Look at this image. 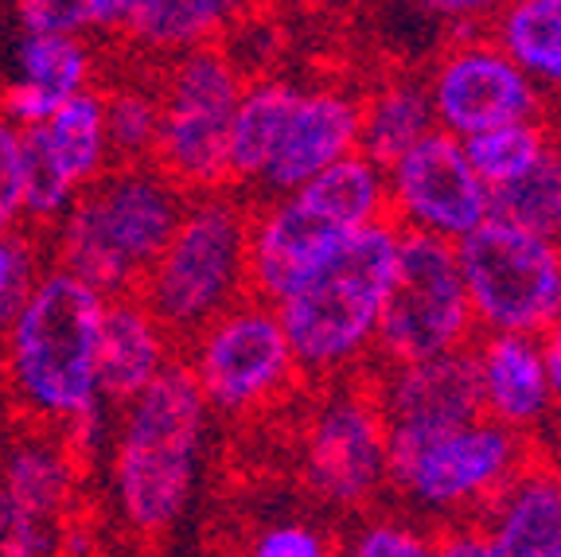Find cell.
I'll return each mask as SVG.
<instances>
[{"label": "cell", "instance_id": "8fae6325", "mask_svg": "<svg viewBox=\"0 0 561 557\" xmlns=\"http://www.w3.org/2000/svg\"><path fill=\"white\" fill-rule=\"evenodd\" d=\"M425 94H430L433 125L456 140L500 125L535 122L538 114V87L500 47L488 44H468L445 55Z\"/></svg>", "mask_w": 561, "mask_h": 557}, {"label": "cell", "instance_id": "836d02e7", "mask_svg": "<svg viewBox=\"0 0 561 557\" xmlns=\"http://www.w3.org/2000/svg\"><path fill=\"white\" fill-rule=\"evenodd\" d=\"M24 215V172H20V133L0 117V238Z\"/></svg>", "mask_w": 561, "mask_h": 557}, {"label": "cell", "instance_id": "83f0119b", "mask_svg": "<svg viewBox=\"0 0 561 557\" xmlns=\"http://www.w3.org/2000/svg\"><path fill=\"white\" fill-rule=\"evenodd\" d=\"M70 187H90L105 172V110L98 90H79L44 125Z\"/></svg>", "mask_w": 561, "mask_h": 557}, {"label": "cell", "instance_id": "d6a6232c", "mask_svg": "<svg viewBox=\"0 0 561 557\" xmlns=\"http://www.w3.org/2000/svg\"><path fill=\"white\" fill-rule=\"evenodd\" d=\"M0 557H47V526L0 488Z\"/></svg>", "mask_w": 561, "mask_h": 557}, {"label": "cell", "instance_id": "4dcf8cb0", "mask_svg": "<svg viewBox=\"0 0 561 557\" xmlns=\"http://www.w3.org/2000/svg\"><path fill=\"white\" fill-rule=\"evenodd\" d=\"M16 133H20V172H24V215L32 223H51V218L62 215L75 187H70L59 160H55L44 125H27V129Z\"/></svg>", "mask_w": 561, "mask_h": 557}, {"label": "cell", "instance_id": "603a6c76", "mask_svg": "<svg viewBox=\"0 0 561 557\" xmlns=\"http://www.w3.org/2000/svg\"><path fill=\"white\" fill-rule=\"evenodd\" d=\"M300 98V87L289 79H262L242 90L230 122V183H245L265 172Z\"/></svg>", "mask_w": 561, "mask_h": 557}, {"label": "cell", "instance_id": "7a4b0ae2", "mask_svg": "<svg viewBox=\"0 0 561 557\" xmlns=\"http://www.w3.org/2000/svg\"><path fill=\"white\" fill-rule=\"evenodd\" d=\"M398 227L390 218L355 230L300 288L273 312L305 371L347 366L375 343L378 316L394 285Z\"/></svg>", "mask_w": 561, "mask_h": 557}, {"label": "cell", "instance_id": "e0dca14e", "mask_svg": "<svg viewBox=\"0 0 561 557\" xmlns=\"http://www.w3.org/2000/svg\"><path fill=\"white\" fill-rule=\"evenodd\" d=\"M168 340L149 316V308L137 296L125 300H105L102 328H98V351H94V383L98 394L114 406L137 401L149 390V383L168 363Z\"/></svg>", "mask_w": 561, "mask_h": 557}, {"label": "cell", "instance_id": "5bb4252c", "mask_svg": "<svg viewBox=\"0 0 561 557\" xmlns=\"http://www.w3.org/2000/svg\"><path fill=\"white\" fill-rule=\"evenodd\" d=\"M515 461L518 436L483 418L468 429L437 436L394 488L425 507H460L511 484Z\"/></svg>", "mask_w": 561, "mask_h": 557}, {"label": "cell", "instance_id": "4316f807", "mask_svg": "<svg viewBox=\"0 0 561 557\" xmlns=\"http://www.w3.org/2000/svg\"><path fill=\"white\" fill-rule=\"evenodd\" d=\"M488 218L503 227L526 230V235L558 242L561 238V152L546 148L523 180L488 192Z\"/></svg>", "mask_w": 561, "mask_h": 557}, {"label": "cell", "instance_id": "f546056e", "mask_svg": "<svg viewBox=\"0 0 561 557\" xmlns=\"http://www.w3.org/2000/svg\"><path fill=\"white\" fill-rule=\"evenodd\" d=\"M24 59V82L44 98L51 110H59L67 98H75L87 82V47L67 35H27L20 47Z\"/></svg>", "mask_w": 561, "mask_h": 557}, {"label": "cell", "instance_id": "277c9868", "mask_svg": "<svg viewBox=\"0 0 561 557\" xmlns=\"http://www.w3.org/2000/svg\"><path fill=\"white\" fill-rule=\"evenodd\" d=\"M105 300L67 273H47L12 323V375L35 413L79 421L98 410L94 351Z\"/></svg>", "mask_w": 561, "mask_h": 557}, {"label": "cell", "instance_id": "3957f363", "mask_svg": "<svg viewBox=\"0 0 561 557\" xmlns=\"http://www.w3.org/2000/svg\"><path fill=\"white\" fill-rule=\"evenodd\" d=\"M245 235L250 218L227 195L187 203L172 242L137 296L164 340L175 343V355H184L187 343L227 312L230 296L245 288Z\"/></svg>", "mask_w": 561, "mask_h": 557}, {"label": "cell", "instance_id": "44dd1931", "mask_svg": "<svg viewBox=\"0 0 561 557\" xmlns=\"http://www.w3.org/2000/svg\"><path fill=\"white\" fill-rule=\"evenodd\" d=\"M238 9L219 0H129L117 27L122 39L149 47V52H195L215 47L227 32V20Z\"/></svg>", "mask_w": 561, "mask_h": 557}, {"label": "cell", "instance_id": "ba28073f", "mask_svg": "<svg viewBox=\"0 0 561 557\" xmlns=\"http://www.w3.org/2000/svg\"><path fill=\"white\" fill-rule=\"evenodd\" d=\"M195 383L203 401L219 413H254L285 390L297 371L293 348L273 308H227L192 343Z\"/></svg>", "mask_w": 561, "mask_h": 557}, {"label": "cell", "instance_id": "2e32d148", "mask_svg": "<svg viewBox=\"0 0 561 557\" xmlns=\"http://www.w3.org/2000/svg\"><path fill=\"white\" fill-rule=\"evenodd\" d=\"M94 192L102 200L110 238H114L125 262L133 265L137 281L145 285V277L160 262V253L172 242L175 227L184 218V195L152 168L102 172L94 180Z\"/></svg>", "mask_w": 561, "mask_h": 557}, {"label": "cell", "instance_id": "cb8c5ba5", "mask_svg": "<svg viewBox=\"0 0 561 557\" xmlns=\"http://www.w3.org/2000/svg\"><path fill=\"white\" fill-rule=\"evenodd\" d=\"M105 110V172H137L152 168L160 145V79L122 82L102 94Z\"/></svg>", "mask_w": 561, "mask_h": 557}, {"label": "cell", "instance_id": "5b68a950", "mask_svg": "<svg viewBox=\"0 0 561 557\" xmlns=\"http://www.w3.org/2000/svg\"><path fill=\"white\" fill-rule=\"evenodd\" d=\"M242 70L219 44L195 47L160 75V145L152 172L184 195H222L230 183V122L242 98Z\"/></svg>", "mask_w": 561, "mask_h": 557}, {"label": "cell", "instance_id": "4fadbf2b", "mask_svg": "<svg viewBox=\"0 0 561 557\" xmlns=\"http://www.w3.org/2000/svg\"><path fill=\"white\" fill-rule=\"evenodd\" d=\"M378 406L390 429H405L425 441L476 425L483 421L480 355L460 348L425 363L394 366V375L378 390Z\"/></svg>", "mask_w": 561, "mask_h": 557}, {"label": "cell", "instance_id": "6da1fadb", "mask_svg": "<svg viewBox=\"0 0 561 557\" xmlns=\"http://www.w3.org/2000/svg\"><path fill=\"white\" fill-rule=\"evenodd\" d=\"M207 401L187 355H172L129 406L117 444V496L133 538L160 546L175 531L192 491Z\"/></svg>", "mask_w": 561, "mask_h": 557}, {"label": "cell", "instance_id": "9c48e42d", "mask_svg": "<svg viewBox=\"0 0 561 557\" xmlns=\"http://www.w3.org/2000/svg\"><path fill=\"white\" fill-rule=\"evenodd\" d=\"M386 207L394 227L456 246L488 223V187L468 168L465 145L433 129L386 172Z\"/></svg>", "mask_w": 561, "mask_h": 557}, {"label": "cell", "instance_id": "52a82bcc", "mask_svg": "<svg viewBox=\"0 0 561 557\" xmlns=\"http://www.w3.org/2000/svg\"><path fill=\"white\" fill-rule=\"evenodd\" d=\"M472 320L456 246L398 227L394 285L375 331L382 355L394 366H410L460 351L468 348Z\"/></svg>", "mask_w": 561, "mask_h": 557}, {"label": "cell", "instance_id": "ac0fdd59", "mask_svg": "<svg viewBox=\"0 0 561 557\" xmlns=\"http://www.w3.org/2000/svg\"><path fill=\"white\" fill-rule=\"evenodd\" d=\"M480 355V386H483V418L503 429L535 425L550 410V378H546L538 340L523 336H491Z\"/></svg>", "mask_w": 561, "mask_h": 557}, {"label": "cell", "instance_id": "e575fe53", "mask_svg": "<svg viewBox=\"0 0 561 557\" xmlns=\"http://www.w3.org/2000/svg\"><path fill=\"white\" fill-rule=\"evenodd\" d=\"M351 557H433V546L410 526L375 523L359 534Z\"/></svg>", "mask_w": 561, "mask_h": 557}, {"label": "cell", "instance_id": "30bf717a", "mask_svg": "<svg viewBox=\"0 0 561 557\" xmlns=\"http://www.w3.org/2000/svg\"><path fill=\"white\" fill-rule=\"evenodd\" d=\"M305 484L335 507H359L386 484V418L378 390H343L305 429Z\"/></svg>", "mask_w": 561, "mask_h": 557}, {"label": "cell", "instance_id": "f1b7e54d", "mask_svg": "<svg viewBox=\"0 0 561 557\" xmlns=\"http://www.w3.org/2000/svg\"><path fill=\"white\" fill-rule=\"evenodd\" d=\"M465 145L468 168L476 172V180L495 192V187H507V183L523 180L538 160L546 157V129L538 122H515L500 125V129L476 133V137L460 140Z\"/></svg>", "mask_w": 561, "mask_h": 557}, {"label": "cell", "instance_id": "ffe728a7", "mask_svg": "<svg viewBox=\"0 0 561 557\" xmlns=\"http://www.w3.org/2000/svg\"><path fill=\"white\" fill-rule=\"evenodd\" d=\"M491 557H561V479L526 471L500 491V514L488 534Z\"/></svg>", "mask_w": 561, "mask_h": 557}, {"label": "cell", "instance_id": "1f68e13d", "mask_svg": "<svg viewBox=\"0 0 561 557\" xmlns=\"http://www.w3.org/2000/svg\"><path fill=\"white\" fill-rule=\"evenodd\" d=\"M32 288V246L20 235H4L0 238V328L16 323Z\"/></svg>", "mask_w": 561, "mask_h": 557}, {"label": "cell", "instance_id": "8992f818", "mask_svg": "<svg viewBox=\"0 0 561 557\" xmlns=\"http://www.w3.org/2000/svg\"><path fill=\"white\" fill-rule=\"evenodd\" d=\"M472 316L495 336L542 340L561 316V246L526 230L483 223L456 242Z\"/></svg>", "mask_w": 561, "mask_h": 557}, {"label": "cell", "instance_id": "484cf974", "mask_svg": "<svg viewBox=\"0 0 561 557\" xmlns=\"http://www.w3.org/2000/svg\"><path fill=\"white\" fill-rule=\"evenodd\" d=\"M75 476L79 471L70 468V461L62 456L59 444L32 441L12 448L9 461H4V476H0V488L9 491L35 523H62L70 514V488H75Z\"/></svg>", "mask_w": 561, "mask_h": 557}, {"label": "cell", "instance_id": "d6986e66", "mask_svg": "<svg viewBox=\"0 0 561 557\" xmlns=\"http://www.w3.org/2000/svg\"><path fill=\"white\" fill-rule=\"evenodd\" d=\"M59 273L82 281L94 288L102 300H125V296H140V281L133 265L122 258V250L110 238L105 227V211L98 200L94 183L82 187L79 200L70 203L67 223L59 230Z\"/></svg>", "mask_w": 561, "mask_h": 557}, {"label": "cell", "instance_id": "d590c367", "mask_svg": "<svg viewBox=\"0 0 561 557\" xmlns=\"http://www.w3.org/2000/svg\"><path fill=\"white\" fill-rule=\"evenodd\" d=\"M250 557H328L320 534L308 531V526L285 523L265 531L262 538L250 546Z\"/></svg>", "mask_w": 561, "mask_h": 557}, {"label": "cell", "instance_id": "8d00e7d4", "mask_svg": "<svg viewBox=\"0 0 561 557\" xmlns=\"http://www.w3.org/2000/svg\"><path fill=\"white\" fill-rule=\"evenodd\" d=\"M433 557H491V549L480 531H465V534H448L440 546H433Z\"/></svg>", "mask_w": 561, "mask_h": 557}, {"label": "cell", "instance_id": "7402d4cb", "mask_svg": "<svg viewBox=\"0 0 561 557\" xmlns=\"http://www.w3.org/2000/svg\"><path fill=\"white\" fill-rule=\"evenodd\" d=\"M437 129L433 125L430 94L413 79L386 82L375 90L367 105H363V125H359V157L375 164L378 172H390L398 160L417 145L421 137H430Z\"/></svg>", "mask_w": 561, "mask_h": 557}, {"label": "cell", "instance_id": "d4e9b609", "mask_svg": "<svg viewBox=\"0 0 561 557\" xmlns=\"http://www.w3.org/2000/svg\"><path fill=\"white\" fill-rule=\"evenodd\" d=\"M495 44L530 82L561 90V0H518L503 9Z\"/></svg>", "mask_w": 561, "mask_h": 557}, {"label": "cell", "instance_id": "7c38bea8", "mask_svg": "<svg viewBox=\"0 0 561 557\" xmlns=\"http://www.w3.org/2000/svg\"><path fill=\"white\" fill-rule=\"evenodd\" d=\"M355 230L335 218L324 203L308 192H293L250 223L245 235V288L262 300L280 305L293 288H300L320 265L340 250Z\"/></svg>", "mask_w": 561, "mask_h": 557}, {"label": "cell", "instance_id": "9a60e30c", "mask_svg": "<svg viewBox=\"0 0 561 557\" xmlns=\"http://www.w3.org/2000/svg\"><path fill=\"white\" fill-rule=\"evenodd\" d=\"M359 125L363 105L355 98L340 94V90L305 94L262 172L265 187L293 195L332 164L355 157L359 152Z\"/></svg>", "mask_w": 561, "mask_h": 557}, {"label": "cell", "instance_id": "74e56055", "mask_svg": "<svg viewBox=\"0 0 561 557\" xmlns=\"http://www.w3.org/2000/svg\"><path fill=\"white\" fill-rule=\"evenodd\" d=\"M538 351H542V366H546V378H550V394H553V398H561V316H558V323H553V328L542 336Z\"/></svg>", "mask_w": 561, "mask_h": 557}]
</instances>
